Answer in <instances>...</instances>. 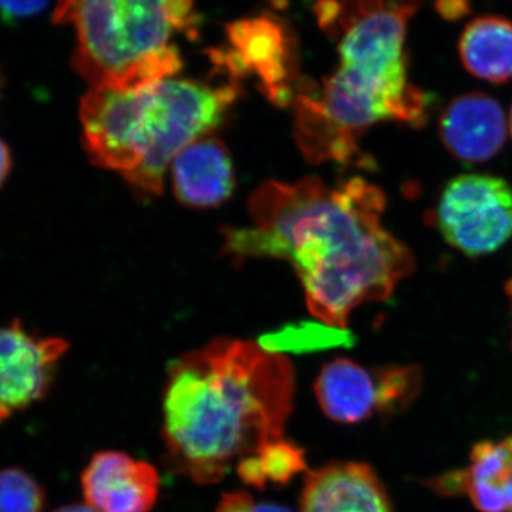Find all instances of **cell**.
Wrapping results in <instances>:
<instances>
[{
  "label": "cell",
  "instance_id": "6da1fadb",
  "mask_svg": "<svg viewBox=\"0 0 512 512\" xmlns=\"http://www.w3.org/2000/svg\"><path fill=\"white\" fill-rule=\"evenodd\" d=\"M384 208V192L359 177L271 181L249 201L251 225L225 229L224 251L291 262L312 315L346 329L353 309L387 301L414 271L412 251L383 227Z\"/></svg>",
  "mask_w": 512,
  "mask_h": 512
},
{
  "label": "cell",
  "instance_id": "7a4b0ae2",
  "mask_svg": "<svg viewBox=\"0 0 512 512\" xmlns=\"http://www.w3.org/2000/svg\"><path fill=\"white\" fill-rule=\"evenodd\" d=\"M295 372L259 343L217 339L178 357L164 392L165 447L178 473L214 484L242 458L284 439Z\"/></svg>",
  "mask_w": 512,
  "mask_h": 512
},
{
  "label": "cell",
  "instance_id": "3957f363",
  "mask_svg": "<svg viewBox=\"0 0 512 512\" xmlns=\"http://www.w3.org/2000/svg\"><path fill=\"white\" fill-rule=\"evenodd\" d=\"M421 0H319V25L339 37V67L299 94L296 128L329 156L359 151L357 140L380 121L423 127L429 96L410 83L407 22Z\"/></svg>",
  "mask_w": 512,
  "mask_h": 512
},
{
  "label": "cell",
  "instance_id": "277c9868",
  "mask_svg": "<svg viewBox=\"0 0 512 512\" xmlns=\"http://www.w3.org/2000/svg\"><path fill=\"white\" fill-rule=\"evenodd\" d=\"M238 97L235 84L168 79L134 87H92L80 104L87 154L138 190L160 194L175 157L214 130Z\"/></svg>",
  "mask_w": 512,
  "mask_h": 512
},
{
  "label": "cell",
  "instance_id": "5b68a950",
  "mask_svg": "<svg viewBox=\"0 0 512 512\" xmlns=\"http://www.w3.org/2000/svg\"><path fill=\"white\" fill-rule=\"evenodd\" d=\"M76 33L73 67L92 87L134 89L180 72L175 37L197 35L195 0H57Z\"/></svg>",
  "mask_w": 512,
  "mask_h": 512
},
{
  "label": "cell",
  "instance_id": "8992f818",
  "mask_svg": "<svg viewBox=\"0 0 512 512\" xmlns=\"http://www.w3.org/2000/svg\"><path fill=\"white\" fill-rule=\"evenodd\" d=\"M433 222L464 255L493 254L512 238V187L494 175H458L441 191Z\"/></svg>",
  "mask_w": 512,
  "mask_h": 512
},
{
  "label": "cell",
  "instance_id": "52a82bcc",
  "mask_svg": "<svg viewBox=\"0 0 512 512\" xmlns=\"http://www.w3.org/2000/svg\"><path fill=\"white\" fill-rule=\"evenodd\" d=\"M66 340L43 338L13 320L0 328V424L46 396Z\"/></svg>",
  "mask_w": 512,
  "mask_h": 512
},
{
  "label": "cell",
  "instance_id": "ba28073f",
  "mask_svg": "<svg viewBox=\"0 0 512 512\" xmlns=\"http://www.w3.org/2000/svg\"><path fill=\"white\" fill-rule=\"evenodd\" d=\"M228 43L231 49L215 56L220 66L237 76H255L275 103L295 100V69L284 26L265 16L241 20L229 26Z\"/></svg>",
  "mask_w": 512,
  "mask_h": 512
},
{
  "label": "cell",
  "instance_id": "9c48e42d",
  "mask_svg": "<svg viewBox=\"0 0 512 512\" xmlns=\"http://www.w3.org/2000/svg\"><path fill=\"white\" fill-rule=\"evenodd\" d=\"M87 505L99 512H148L160 493L156 468L119 451L94 454L82 474Z\"/></svg>",
  "mask_w": 512,
  "mask_h": 512
},
{
  "label": "cell",
  "instance_id": "30bf717a",
  "mask_svg": "<svg viewBox=\"0 0 512 512\" xmlns=\"http://www.w3.org/2000/svg\"><path fill=\"white\" fill-rule=\"evenodd\" d=\"M439 133L448 153L463 163L493 160L505 146L508 120L503 107L488 94H461L447 104Z\"/></svg>",
  "mask_w": 512,
  "mask_h": 512
},
{
  "label": "cell",
  "instance_id": "8fae6325",
  "mask_svg": "<svg viewBox=\"0 0 512 512\" xmlns=\"http://www.w3.org/2000/svg\"><path fill=\"white\" fill-rule=\"evenodd\" d=\"M426 485L446 497L466 495L478 512H512V436L480 441L466 468L430 478Z\"/></svg>",
  "mask_w": 512,
  "mask_h": 512
},
{
  "label": "cell",
  "instance_id": "7c38bea8",
  "mask_svg": "<svg viewBox=\"0 0 512 512\" xmlns=\"http://www.w3.org/2000/svg\"><path fill=\"white\" fill-rule=\"evenodd\" d=\"M301 512H394L389 495L372 467L333 463L306 477Z\"/></svg>",
  "mask_w": 512,
  "mask_h": 512
},
{
  "label": "cell",
  "instance_id": "4fadbf2b",
  "mask_svg": "<svg viewBox=\"0 0 512 512\" xmlns=\"http://www.w3.org/2000/svg\"><path fill=\"white\" fill-rule=\"evenodd\" d=\"M316 399L330 420L355 424L384 414L382 369L367 370L349 359L326 363L315 382Z\"/></svg>",
  "mask_w": 512,
  "mask_h": 512
},
{
  "label": "cell",
  "instance_id": "5bb4252c",
  "mask_svg": "<svg viewBox=\"0 0 512 512\" xmlns=\"http://www.w3.org/2000/svg\"><path fill=\"white\" fill-rule=\"evenodd\" d=\"M175 197L184 205H220L234 190L235 178L227 148L214 138H200L184 148L171 167Z\"/></svg>",
  "mask_w": 512,
  "mask_h": 512
},
{
  "label": "cell",
  "instance_id": "9a60e30c",
  "mask_svg": "<svg viewBox=\"0 0 512 512\" xmlns=\"http://www.w3.org/2000/svg\"><path fill=\"white\" fill-rule=\"evenodd\" d=\"M468 73L494 84L512 80V22L500 16L471 20L458 40Z\"/></svg>",
  "mask_w": 512,
  "mask_h": 512
},
{
  "label": "cell",
  "instance_id": "2e32d148",
  "mask_svg": "<svg viewBox=\"0 0 512 512\" xmlns=\"http://www.w3.org/2000/svg\"><path fill=\"white\" fill-rule=\"evenodd\" d=\"M305 467V451L292 441L279 439L266 444L254 456L242 458L237 473L244 483L262 490L269 481L288 484Z\"/></svg>",
  "mask_w": 512,
  "mask_h": 512
},
{
  "label": "cell",
  "instance_id": "e0dca14e",
  "mask_svg": "<svg viewBox=\"0 0 512 512\" xmlns=\"http://www.w3.org/2000/svg\"><path fill=\"white\" fill-rule=\"evenodd\" d=\"M353 335L345 328L320 322H303L289 325L262 336L259 346L271 353L316 352L336 346H352Z\"/></svg>",
  "mask_w": 512,
  "mask_h": 512
},
{
  "label": "cell",
  "instance_id": "ac0fdd59",
  "mask_svg": "<svg viewBox=\"0 0 512 512\" xmlns=\"http://www.w3.org/2000/svg\"><path fill=\"white\" fill-rule=\"evenodd\" d=\"M42 485L20 468L0 470V512H43Z\"/></svg>",
  "mask_w": 512,
  "mask_h": 512
},
{
  "label": "cell",
  "instance_id": "d6986e66",
  "mask_svg": "<svg viewBox=\"0 0 512 512\" xmlns=\"http://www.w3.org/2000/svg\"><path fill=\"white\" fill-rule=\"evenodd\" d=\"M217 512H292L289 508L276 504H258L248 493H229L222 495Z\"/></svg>",
  "mask_w": 512,
  "mask_h": 512
},
{
  "label": "cell",
  "instance_id": "ffe728a7",
  "mask_svg": "<svg viewBox=\"0 0 512 512\" xmlns=\"http://www.w3.org/2000/svg\"><path fill=\"white\" fill-rule=\"evenodd\" d=\"M49 0H0V16L6 22L29 18L46 8Z\"/></svg>",
  "mask_w": 512,
  "mask_h": 512
},
{
  "label": "cell",
  "instance_id": "44dd1931",
  "mask_svg": "<svg viewBox=\"0 0 512 512\" xmlns=\"http://www.w3.org/2000/svg\"><path fill=\"white\" fill-rule=\"evenodd\" d=\"M437 12L447 20H458L466 16L470 10L468 0H437Z\"/></svg>",
  "mask_w": 512,
  "mask_h": 512
},
{
  "label": "cell",
  "instance_id": "7402d4cb",
  "mask_svg": "<svg viewBox=\"0 0 512 512\" xmlns=\"http://www.w3.org/2000/svg\"><path fill=\"white\" fill-rule=\"evenodd\" d=\"M10 167H12V157H10L9 147L0 140V187L8 178Z\"/></svg>",
  "mask_w": 512,
  "mask_h": 512
},
{
  "label": "cell",
  "instance_id": "603a6c76",
  "mask_svg": "<svg viewBox=\"0 0 512 512\" xmlns=\"http://www.w3.org/2000/svg\"><path fill=\"white\" fill-rule=\"evenodd\" d=\"M55 512H99L90 507V505L72 504L66 505V507L59 508Z\"/></svg>",
  "mask_w": 512,
  "mask_h": 512
},
{
  "label": "cell",
  "instance_id": "cb8c5ba5",
  "mask_svg": "<svg viewBox=\"0 0 512 512\" xmlns=\"http://www.w3.org/2000/svg\"><path fill=\"white\" fill-rule=\"evenodd\" d=\"M508 124H510V131H511V136H512V109H511V113H510V120H508Z\"/></svg>",
  "mask_w": 512,
  "mask_h": 512
}]
</instances>
